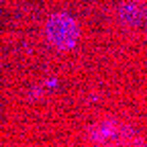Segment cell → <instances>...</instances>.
<instances>
[{"mask_svg": "<svg viewBox=\"0 0 147 147\" xmlns=\"http://www.w3.org/2000/svg\"><path fill=\"white\" fill-rule=\"evenodd\" d=\"M90 141L98 147H127L133 141L131 127L117 119H102L90 127Z\"/></svg>", "mask_w": 147, "mask_h": 147, "instance_id": "6da1fadb", "label": "cell"}, {"mask_svg": "<svg viewBox=\"0 0 147 147\" xmlns=\"http://www.w3.org/2000/svg\"><path fill=\"white\" fill-rule=\"evenodd\" d=\"M47 39L57 49H69L80 39V27L67 14H55L47 21Z\"/></svg>", "mask_w": 147, "mask_h": 147, "instance_id": "7a4b0ae2", "label": "cell"}, {"mask_svg": "<svg viewBox=\"0 0 147 147\" xmlns=\"http://www.w3.org/2000/svg\"><path fill=\"white\" fill-rule=\"evenodd\" d=\"M147 21L145 0H125L119 6V23L127 29H139Z\"/></svg>", "mask_w": 147, "mask_h": 147, "instance_id": "3957f363", "label": "cell"}]
</instances>
